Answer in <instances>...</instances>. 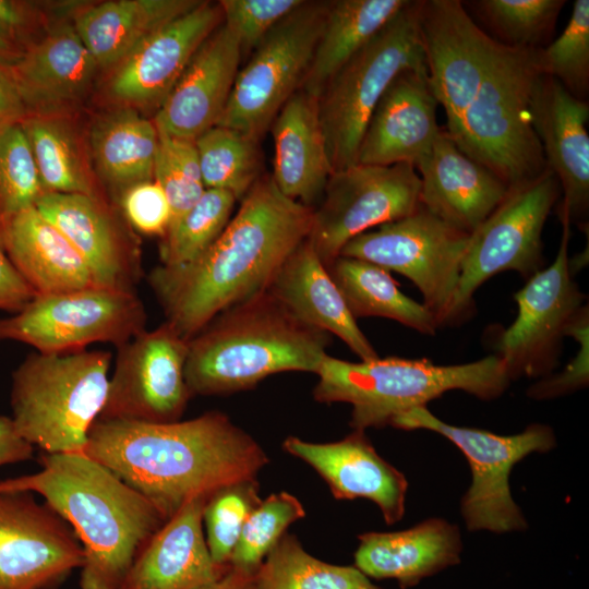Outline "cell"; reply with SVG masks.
I'll return each instance as SVG.
<instances>
[{"label":"cell","instance_id":"obj_1","mask_svg":"<svg viewBox=\"0 0 589 589\" xmlns=\"http://www.w3.org/2000/svg\"><path fill=\"white\" fill-rule=\"evenodd\" d=\"M240 202L196 260L158 265L147 275L166 322L188 340L223 311L266 290L309 236L313 208L285 196L271 175L262 176Z\"/></svg>","mask_w":589,"mask_h":589},{"label":"cell","instance_id":"obj_2","mask_svg":"<svg viewBox=\"0 0 589 589\" xmlns=\"http://www.w3.org/2000/svg\"><path fill=\"white\" fill-rule=\"evenodd\" d=\"M81 454L148 498L166 520L197 495L256 479L269 459L220 411L169 423L97 419Z\"/></svg>","mask_w":589,"mask_h":589},{"label":"cell","instance_id":"obj_3","mask_svg":"<svg viewBox=\"0 0 589 589\" xmlns=\"http://www.w3.org/2000/svg\"><path fill=\"white\" fill-rule=\"evenodd\" d=\"M38 462L41 470L36 473L0 481V493L41 495L83 548L80 588L119 589L165 517L143 494L84 454L44 453Z\"/></svg>","mask_w":589,"mask_h":589},{"label":"cell","instance_id":"obj_4","mask_svg":"<svg viewBox=\"0 0 589 589\" xmlns=\"http://www.w3.org/2000/svg\"><path fill=\"white\" fill-rule=\"evenodd\" d=\"M332 335L296 317L268 290L216 315L188 342L191 396L229 395L281 372L314 373Z\"/></svg>","mask_w":589,"mask_h":589},{"label":"cell","instance_id":"obj_5","mask_svg":"<svg viewBox=\"0 0 589 589\" xmlns=\"http://www.w3.org/2000/svg\"><path fill=\"white\" fill-rule=\"evenodd\" d=\"M538 50L506 46L493 38L454 128L445 132L464 154L495 173L508 189L546 169L530 113L542 75Z\"/></svg>","mask_w":589,"mask_h":589},{"label":"cell","instance_id":"obj_6","mask_svg":"<svg viewBox=\"0 0 589 589\" xmlns=\"http://www.w3.org/2000/svg\"><path fill=\"white\" fill-rule=\"evenodd\" d=\"M316 375L314 399L350 404V425L362 431L390 425L397 416L426 407L449 390H464L483 400L495 399L512 382L496 353L455 365L398 357L350 362L327 353Z\"/></svg>","mask_w":589,"mask_h":589},{"label":"cell","instance_id":"obj_7","mask_svg":"<svg viewBox=\"0 0 589 589\" xmlns=\"http://www.w3.org/2000/svg\"><path fill=\"white\" fill-rule=\"evenodd\" d=\"M111 359L107 350L29 353L12 373L19 434L46 454L82 453L106 401Z\"/></svg>","mask_w":589,"mask_h":589},{"label":"cell","instance_id":"obj_8","mask_svg":"<svg viewBox=\"0 0 589 589\" xmlns=\"http://www.w3.org/2000/svg\"><path fill=\"white\" fill-rule=\"evenodd\" d=\"M421 2L410 1L329 79L318 96L320 121L333 172L357 163L368 121L393 80L425 62Z\"/></svg>","mask_w":589,"mask_h":589},{"label":"cell","instance_id":"obj_9","mask_svg":"<svg viewBox=\"0 0 589 589\" xmlns=\"http://www.w3.org/2000/svg\"><path fill=\"white\" fill-rule=\"evenodd\" d=\"M390 425L438 433L465 455L471 470V484L461 498V515L469 531L505 533L527 528V520L510 493L509 474L526 456L546 453L556 446L551 426L534 423L518 434L498 435L446 423L426 407L397 416Z\"/></svg>","mask_w":589,"mask_h":589},{"label":"cell","instance_id":"obj_10","mask_svg":"<svg viewBox=\"0 0 589 589\" xmlns=\"http://www.w3.org/2000/svg\"><path fill=\"white\" fill-rule=\"evenodd\" d=\"M558 194V181L548 168L508 189L470 236L447 324L470 313L474 292L494 275L514 271L527 280L543 268L542 231Z\"/></svg>","mask_w":589,"mask_h":589},{"label":"cell","instance_id":"obj_11","mask_svg":"<svg viewBox=\"0 0 589 589\" xmlns=\"http://www.w3.org/2000/svg\"><path fill=\"white\" fill-rule=\"evenodd\" d=\"M328 5L329 1H304L268 32L239 70L217 125L261 140L301 87Z\"/></svg>","mask_w":589,"mask_h":589},{"label":"cell","instance_id":"obj_12","mask_svg":"<svg viewBox=\"0 0 589 589\" xmlns=\"http://www.w3.org/2000/svg\"><path fill=\"white\" fill-rule=\"evenodd\" d=\"M136 292L88 287L37 294L20 312L0 317V341L27 344L41 353L83 350L93 342L117 348L146 329Z\"/></svg>","mask_w":589,"mask_h":589},{"label":"cell","instance_id":"obj_13","mask_svg":"<svg viewBox=\"0 0 589 589\" xmlns=\"http://www.w3.org/2000/svg\"><path fill=\"white\" fill-rule=\"evenodd\" d=\"M470 236L419 204L411 214L352 238L339 255L410 279L440 327L447 324Z\"/></svg>","mask_w":589,"mask_h":589},{"label":"cell","instance_id":"obj_14","mask_svg":"<svg viewBox=\"0 0 589 589\" xmlns=\"http://www.w3.org/2000/svg\"><path fill=\"white\" fill-rule=\"evenodd\" d=\"M421 181L410 164H354L334 171L313 208L308 242L327 268L352 238L411 214Z\"/></svg>","mask_w":589,"mask_h":589},{"label":"cell","instance_id":"obj_15","mask_svg":"<svg viewBox=\"0 0 589 589\" xmlns=\"http://www.w3.org/2000/svg\"><path fill=\"white\" fill-rule=\"evenodd\" d=\"M560 219L562 237L554 261L514 293L517 316L502 332L495 346L510 381L552 374L566 329L585 304L586 296L569 267L570 221L566 215H560Z\"/></svg>","mask_w":589,"mask_h":589},{"label":"cell","instance_id":"obj_16","mask_svg":"<svg viewBox=\"0 0 589 589\" xmlns=\"http://www.w3.org/2000/svg\"><path fill=\"white\" fill-rule=\"evenodd\" d=\"M188 342L165 321L118 347L106 401L97 419L179 421L192 397L184 377Z\"/></svg>","mask_w":589,"mask_h":589},{"label":"cell","instance_id":"obj_17","mask_svg":"<svg viewBox=\"0 0 589 589\" xmlns=\"http://www.w3.org/2000/svg\"><path fill=\"white\" fill-rule=\"evenodd\" d=\"M84 564L72 527L34 493H0V589H58Z\"/></svg>","mask_w":589,"mask_h":589},{"label":"cell","instance_id":"obj_18","mask_svg":"<svg viewBox=\"0 0 589 589\" xmlns=\"http://www.w3.org/2000/svg\"><path fill=\"white\" fill-rule=\"evenodd\" d=\"M35 207L79 252L96 287L135 292L141 249L124 217L83 194L44 192Z\"/></svg>","mask_w":589,"mask_h":589},{"label":"cell","instance_id":"obj_19","mask_svg":"<svg viewBox=\"0 0 589 589\" xmlns=\"http://www.w3.org/2000/svg\"><path fill=\"white\" fill-rule=\"evenodd\" d=\"M221 23L219 3L201 1L144 39L115 67L109 94L123 107L158 110L194 53Z\"/></svg>","mask_w":589,"mask_h":589},{"label":"cell","instance_id":"obj_20","mask_svg":"<svg viewBox=\"0 0 589 589\" xmlns=\"http://www.w3.org/2000/svg\"><path fill=\"white\" fill-rule=\"evenodd\" d=\"M530 113L546 168L563 191L558 215H566L584 231L589 211V104L572 95L557 80L542 74Z\"/></svg>","mask_w":589,"mask_h":589},{"label":"cell","instance_id":"obj_21","mask_svg":"<svg viewBox=\"0 0 589 589\" xmlns=\"http://www.w3.org/2000/svg\"><path fill=\"white\" fill-rule=\"evenodd\" d=\"M437 105L425 62L400 72L368 121L356 164L416 168L441 132Z\"/></svg>","mask_w":589,"mask_h":589},{"label":"cell","instance_id":"obj_22","mask_svg":"<svg viewBox=\"0 0 589 589\" xmlns=\"http://www.w3.org/2000/svg\"><path fill=\"white\" fill-rule=\"evenodd\" d=\"M242 50L221 23L194 53L153 119L158 132L195 141L217 125L236 82Z\"/></svg>","mask_w":589,"mask_h":589},{"label":"cell","instance_id":"obj_23","mask_svg":"<svg viewBox=\"0 0 589 589\" xmlns=\"http://www.w3.org/2000/svg\"><path fill=\"white\" fill-rule=\"evenodd\" d=\"M283 448L310 465L335 498L372 501L388 526L404 517L408 481L377 454L364 431L353 430L342 440L330 443L288 436Z\"/></svg>","mask_w":589,"mask_h":589},{"label":"cell","instance_id":"obj_24","mask_svg":"<svg viewBox=\"0 0 589 589\" xmlns=\"http://www.w3.org/2000/svg\"><path fill=\"white\" fill-rule=\"evenodd\" d=\"M416 169L421 175L420 204L468 235L508 192L495 173L464 154L443 130Z\"/></svg>","mask_w":589,"mask_h":589},{"label":"cell","instance_id":"obj_25","mask_svg":"<svg viewBox=\"0 0 589 589\" xmlns=\"http://www.w3.org/2000/svg\"><path fill=\"white\" fill-rule=\"evenodd\" d=\"M208 495L184 503L134 558L119 589H199L226 569L212 561L203 528Z\"/></svg>","mask_w":589,"mask_h":589},{"label":"cell","instance_id":"obj_26","mask_svg":"<svg viewBox=\"0 0 589 589\" xmlns=\"http://www.w3.org/2000/svg\"><path fill=\"white\" fill-rule=\"evenodd\" d=\"M98 68L74 27L63 25L8 69L27 115L55 116L83 98Z\"/></svg>","mask_w":589,"mask_h":589},{"label":"cell","instance_id":"obj_27","mask_svg":"<svg viewBox=\"0 0 589 589\" xmlns=\"http://www.w3.org/2000/svg\"><path fill=\"white\" fill-rule=\"evenodd\" d=\"M277 189L311 208L323 195L333 173L318 113V97L299 88L283 106L272 125Z\"/></svg>","mask_w":589,"mask_h":589},{"label":"cell","instance_id":"obj_28","mask_svg":"<svg viewBox=\"0 0 589 589\" xmlns=\"http://www.w3.org/2000/svg\"><path fill=\"white\" fill-rule=\"evenodd\" d=\"M266 290L303 323L340 338L362 361L378 357L308 240L286 259Z\"/></svg>","mask_w":589,"mask_h":589},{"label":"cell","instance_id":"obj_29","mask_svg":"<svg viewBox=\"0 0 589 589\" xmlns=\"http://www.w3.org/2000/svg\"><path fill=\"white\" fill-rule=\"evenodd\" d=\"M354 566L373 579H396L402 589L416 586L460 562L462 542L456 525L429 518L400 531L358 536Z\"/></svg>","mask_w":589,"mask_h":589},{"label":"cell","instance_id":"obj_30","mask_svg":"<svg viewBox=\"0 0 589 589\" xmlns=\"http://www.w3.org/2000/svg\"><path fill=\"white\" fill-rule=\"evenodd\" d=\"M0 244L36 296L95 286L79 252L35 206L0 218Z\"/></svg>","mask_w":589,"mask_h":589},{"label":"cell","instance_id":"obj_31","mask_svg":"<svg viewBox=\"0 0 589 589\" xmlns=\"http://www.w3.org/2000/svg\"><path fill=\"white\" fill-rule=\"evenodd\" d=\"M197 0H116L89 7L74 29L98 67H116L144 39L188 13Z\"/></svg>","mask_w":589,"mask_h":589},{"label":"cell","instance_id":"obj_32","mask_svg":"<svg viewBox=\"0 0 589 589\" xmlns=\"http://www.w3.org/2000/svg\"><path fill=\"white\" fill-rule=\"evenodd\" d=\"M409 2V0L329 1L311 64L300 88L318 97L329 79Z\"/></svg>","mask_w":589,"mask_h":589},{"label":"cell","instance_id":"obj_33","mask_svg":"<svg viewBox=\"0 0 589 589\" xmlns=\"http://www.w3.org/2000/svg\"><path fill=\"white\" fill-rule=\"evenodd\" d=\"M158 139L153 120L123 107L94 123L89 145L98 172L121 193L134 183L154 179Z\"/></svg>","mask_w":589,"mask_h":589},{"label":"cell","instance_id":"obj_34","mask_svg":"<svg viewBox=\"0 0 589 589\" xmlns=\"http://www.w3.org/2000/svg\"><path fill=\"white\" fill-rule=\"evenodd\" d=\"M350 313L357 320L381 316L433 336L437 321L423 304L407 297L389 272L371 262L338 255L327 267Z\"/></svg>","mask_w":589,"mask_h":589},{"label":"cell","instance_id":"obj_35","mask_svg":"<svg viewBox=\"0 0 589 589\" xmlns=\"http://www.w3.org/2000/svg\"><path fill=\"white\" fill-rule=\"evenodd\" d=\"M44 192L100 199L86 169L75 135L56 116L27 115L21 120Z\"/></svg>","mask_w":589,"mask_h":589},{"label":"cell","instance_id":"obj_36","mask_svg":"<svg viewBox=\"0 0 589 589\" xmlns=\"http://www.w3.org/2000/svg\"><path fill=\"white\" fill-rule=\"evenodd\" d=\"M254 589H382L353 566L334 565L309 554L285 533L253 576Z\"/></svg>","mask_w":589,"mask_h":589},{"label":"cell","instance_id":"obj_37","mask_svg":"<svg viewBox=\"0 0 589 589\" xmlns=\"http://www.w3.org/2000/svg\"><path fill=\"white\" fill-rule=\"evenodd\" d=\"M205 189L230 192L241 201L262 177L260 141L223 125H215L195 140Z\"/></svg>","mask_w":589,"mask_h":589},{"label":"cell","instance_id":"obj_38","mask_svg":"<svg viewBox=\"0 0 589 589\" xmlns=\"http://www.w3.org/2000/svg\"><path fill=\"white\" fill-rule=\"evenodd\" d=\"M236 202L226 190L205 189L199 201L160 238V265L182 266L202 255L229 223Z\"/></svg>","mask_w":589,"mask_h":589},{"label":"cell","instance_id":"obj_39","mask_svg":"<svg viewBox=\"0 0 589 589\" xmlns=\"http://www.w3.org/2000/svg\"><path fill=\"white\" fill-rule=\"evenodd\" d=\"M498 43L538 49L551 36L564 0H478L469 2Z\"/></svg>","mask_w":589,"mask_h":589},{"label":"cell","instance_id":"obj_40","mask_svg":"<svg viewBox=\"0 0 589 589\" xmlns=\"http://www.w3.org/2000/svg\"><path fill=\"white\" fill-rule=\"evenodd\" d=\"M304 516L302 503L288 492L261 500L243 524L228 567L254 575L287 528Z\"/></svg>","mask_w":589,"mask_h":589},{"label":"cell","instance_id":"obj_41","mask_svg":"<svg viewBox=\"0 0 589 589\" xmlns=\"http://www.w3.org/2000/svg\"><path fill=\"white\" fill-rule=\"evenodd\" d=\"M256 479L225 484L208 494L203 507V528L214 564L226 569L243 524L261 502Z\"/></svg>","mask_w":589,"mask_h":589},{"label":"cell","instance_id":"obj_42","mask_svg":"<svg viewBox=\"0 0 589 589\" xmlns=\"http://www.w3.org/2000/svg\"><path fill=\"white\" fill-rule=\"evenodd\" d=\"M543 75L557 80L585 100L589 89V0H576L569 21L557 39L538 50Z\"/></svg>","mask_w":589,"mask_h":589},{"label":"cell","instance_id":"obj_43","mask_svg":"<svg viewBox=\"0 0 589 589\" xmlns=\"http://www.w3.org/2000/svg\"><path fill=\"white\" fill-rule=\"evenodd\" d=\"M158 135L153 178L168 199L171 208V225L199 201L205 187L195 141L161 132H158Z\"/></svg>","mask_w":589,"mask_h":589},{"label":"cell","instance_id":"obj_44","mask_svg":"<svg viewBox=\"0 0 589 589\" xmlns=\"http://www.w3.org/2000/svg\"><path fill=\"white\" fill-rule=\"evenodd\" d=\"M43 193L21 121L0 124V218L35 206Z\"/></svg>","mask_w":589,"mask_h":589},{"label":"cell","instance_id":"obj_45","mask_svg":"<svg viewBox=\"0 0 589 589\" xmlns=\"http://www.w3.org/2000/svg\"><path fill=\"white\" fill-rule=\"evenodd\" d=\"M304 0H221L223 23L237 37L242 53L253 51L284 17Z\"/></svg>","mask_w":589,"mask_h":589},{"label":"cell","instance_id":"obj_46","mask_svg":"<svg viewBox=\"0 0 589 589\" xmlns=\"http://www.w3.org/2000/svg\"><path fill=\"white\" fill-rule=\"evenodd\" d=\"M566 336L573 337L578 350L557 374H549L532 384L527 395L537 400L552 399L585 388L589 383V310L585 303L570 321Z\"/></svg>","mask_w":589,"mask_h":589},{"label":"cell","instance_id":"obj_47","mask_svg":"<svg viewBox=\"0 0 589 589\" xmlns=\"http://www.w3.org/2000/svg\"><path fill=\"white\" fill-rule=\"evenodd\" d=\"M121 213L133 230L163 237L171 221V208L161 187L153 179L134 183L119 195Z\"/></svg>","mask_w":589,"mask_h":589},{"label":"cell","instance_id":"obj_48","mask_svg":"<svg viewBox=\"0 0 589 589\" xmlns=\"http://www.w3.org/2000/svg\"><path fill=\"white\" fill-rule=\"evenodd\" d=\"M36 296L0 244V310L17 313Z\"/></svg>","mask_w":589,"mask_h":589},{"label":"cell","instance_id":"obj_49","mask_svg":"<svg viewBox=\"0 0 589 589\" xmlns=\"http://www.w3.org/2000/svg\"><path fill=\"white\" fill-rule=\"evenodd\" d=\"M34 446L17 432L11 417L0 414V466L33 457Z\"/></svg>","mask_w":589,"mask_h":589},{"label":"cell","instance_id":"obj_50","mask_svg":"<svg viewBox=\"0 0 589 589\" xmlns=\"http://www.w3.org/2000/svg\"><path fill=\"white\" fill-rule=\"evenodd\" d=\"M27 110L19 95L9 69L0 65V124L19 122Z\"/></svg>","mask_w":589,"mask_h":589},{"label":"cell","instance_id":"obj_51","mask_svg":"<svg viewBox=\"0 0 589 589\" xmlns=\"http://www.w3.org/2000/svg\"><path fill=\"white\" fill-rule=\"evenodd\" d=\"M28 23V13L15 1L0 0V37L12 44Z\"/></svg>","mask_w":589,"mask_h":589},{"label":"cell","instance_id":"obj_52","mask_svg":"<svg viewBox=\"0 0 589 589\" xmlns=\"http://www.w3.org/2000/svg\"><path fill=\"white\" fill-rule=\"evenodd\" d=\"M253 576L227 567L217 580L199 589H254Z\"/></svg>","mask_w":589,"mask_h":589},{"label":"cell","instance_id":"obj_53","mask_svg":"<svg viewBox=\"0 0 589 589\" xmlns=\"http://www.w3.org/2000/svg\"><path fill=\"white\" fill-rule=\"evenodd\" d=\"M23 50L15 44H12L0 37V65L11 68L21 58Z\"/></svg>","mask_w":589,"mask_h":589}]
</instances>
